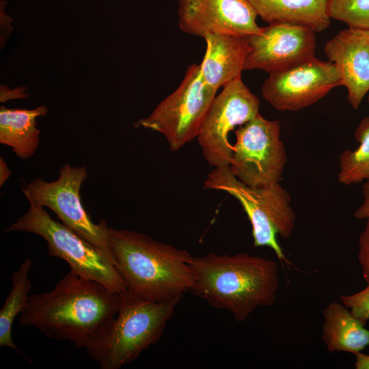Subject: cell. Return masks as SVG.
I'll return each instance as SVG.
<instances>
[{
  "instance_id": "cell-3",
  "label": "cell",
  "mask_w": 369,
  "mask_h": 369,
  "mask_svg": "<svg viewBox=\"0 0 369 369\" xmlns=\"http://www.w3.org/2000/svg\"><path fill=\"white\" fill-rule=\"evenodd\" d=\"M114 265L126 292L147 301L182 298L193 282L187 251L129 230L109 228Z\"/></svg>"
},
{
  "instance_id": "cell-2",
  "label": "cell",
  "mask_w": 369,
  "mask_h": 369,
  "mask_svg": "<svg viewBox=\"0 0 369 369\" xmlns=\"http://www.w3.org/2000/svg\"><path fill=\"white\" fill-rule=\"evenodd\" d=\"M190 266L193 282L189 291L213 308L228 310L238 322L258 308L275 301L279 278L273 260L245 252H210L193 256Z\"/></svg>"
},
{
  "instance_id": "cell-17",
  "label": "cell",
  "mask_w": 369,
  "mask_h": 369,
  "mask_svg": "<svg viewBox=\"0 0 369 369\" xmlns=\"http://www.w3.org/2000/svg\"><path fill=\"white\" fill-rule=\"evenodd\" d=\"M323 314L322 340L329 351L355 355L369 345V330L343 304L330 303Z\"/></svg>"
},
{
  "instance_id": "cell-4",
  "label": "cell",
  "mask_w": 369,
  "mask_h": 369,
  "mask_svg": "<svg viewBox=\"0 0 369 369\" xmlns=\"http://www.w3.org/2000/svg\"><path fill=\"white\" fill-rule=\"evenodd\" d=\"M182 298L164 301L139 299L122 293L118 312L105 320L85 347L101 369H119L161 338Z\"/></svg>"
},
{
  "instance_id": "cell-12",
  "label": "cell",
  "mask_w": 369,
  "mask_h": 369,
  "mask_svg": "<svg viewBox=\"0 0 369 369\" xmlns=\"http://www.w3.org/2000/svg\"><path fill=\"white\" fill-rule=\"evenodd\" d=\"M249 51L243 70L271 74L314 57L315 31L287 23H271L260 34L249 37Z\"/></svg>"
},
{
  "instance_id": "cell-25",
  "label": "cell",
  "mask_w": 369,
  "mask_h": 369,
  "mask_svg": "<svg viewBox=\"0 0 369 369\" xmlns=\"http://www.w3.org/2000/svg\"><path fill=\"white\" fill-rule=\"evenodd\" d=\"M355 368L356 369H369V355L361 352L355 355Z\"/></svg>"
},
{
  "instance_id": "cell-11",
  "label": "cell",
  "mask_w": 369,
  "mask_h": 369,
  "mask_svg": "<svg viewBox=\"0 0 369 369\" xmlns=\"http://www.w3.org/2000/svg\"><path fill=\"white\" fill-rule=\"evenodd\" d=\"M339 85L341 77L336 65L312 57L269 74L262 94L275 109L295 111L315 103Z\"/></svg>"
},
{
  "instance_id": "cell-26",
  "label": "cell",
  "mask_w": 369,
  "mask_h": 369,
  "mask_svg": "<svg viewBox=\"0 0 369 369\" xmlns=\"http://www.w3.org/2000/svg\"><path fill=\"white\" fill-rule=\"evenodd\" d=\"M11 171L2 156L0 157V186L8 179Z\"/></svg>"
},
{
  "instance_id": "cell-10",
  "label": "cell",
  "mask_w": 369,
  "mask_h": 369,
  "mask_svg": "<svg viewBox=\"0 0 369 369\" xmlns=\"http://www.w3.org/2000/svg\"><path fill=\"white\" fill-rule=\"evenodd\" d=\"M258 98L238 77L215 96L197 137L208 163L221 167L230 164L233 145L230 133L259 113Z\"/></svg>"
},
{
  "instance_id": "cell-6",
  "label": "cell",
  "mask_w": 369,
  "mask_h": 369,
  "mask_svg": "<svg viewBox=\"0 0 369 369\" xmlns=\"http://www.w3.org/2000/svg\"><path fill=\"white\" fill-rule=\"evenodd\" d=\"M6 232L20 231L42 236L52 257L66 261L72 271L122 293L126 284L118 272L109 253L92 245L70 228L53 219L44 207L29 205L27 211Z\"/></svg>"
},
{
  "instance_id": "cell-18",
  "label": "cell",
  "mask_w": 369,
  "mask_h": 369,
  "mask_svg": "<svg viewBox=\"0 0 369 369\" xmlns=\"http://www.w3.org/2000/svg\"><path fill=\"white\" fill-rule=\"evenodd\" d=\"M47 112L45 106L34 109L1 107L0 143L10 146L20 159L30 158L39 145L40 131L36 128V118Z\"/></svg>"
},
{
  "instance_id": "cell-21",
  "label": "cell",
  "mask_w": 369,
  "mask_h": 369,
  "mask_svg": "<svg viewBox=\"0 0 369 369\" xmlns=\"http://www.w3.org/2000/svg\"><path fill=\"white\" fill-rule=\"evenodd\" d=\"M329 14L349 28L369 30V0H329Z\"/></svg>"
},
{
  "instance_id": "cell-8",
  "label": "cell",
  "mask_w": 369,
  "mask_h": 369,
  "mask_svg": "<svg viewBox=\"0 0 369 369\" xmlns=\"http://www.w3.org/2000/svg\"><path fill=\"white\" fill-rule=\"evenodd\" d=\"M280 123L259 113L235 131L230 167L242 182L252 188L281 180L287 156L280 139Z\"/></svg>"
},
{
  "instance_id": "cell-15",
  "label": "cell",
  "mask_w": 369,
  "mask_h": 369,
  "mask_svg": "<svg viewBox=\"0 0 369 369\" xmlns=\"http://www.w3.org/2000/svg\"><path fill=\"white\" fill-rule=\"evenodd\" d=\"M206 49L200 64L204 81L218 90L240 77L249 51V37L229 33H208L204 36Z\"/></svg>"
},
{
  "instance_id": "cell-20",
  "label": "cell",
  "mask_w": 369,
  "mask_h": 369,
  "mask_svg": "<svg viewBox=\"0 0 369 369\" xmlns=\"http://www.w3.org/2000/svg\"><path fill=\"white\" fill-rule=\"evenodd\" d=\"M355 137L359 146L354 150H344L339 158L338 180L345 185L369 180V116L361 120Z\"/></svg>"
},
{
  "instance_id": "cell-14",
  "label": "cell",
  "mask_w": 369,
  "mask_h": 369,
  "mask_svg": "<svg viewBox=\"0 0 369 369\" xmlns=\"http://www.w3.org/2000/svg\"><path fill=\"white\" fill-rule=\"evenodd\" d=\"M325 52L340 72L349 104L358 109L369 91V30L342 29L327 42Z\"/></svg>"
},
{
  "instance_id": "cell-5",
  "label": "cell",
  "mask_w": 369,
  "mask_h": 369,
  "mask_svg": "<svg viewBox=\"0 0 369 369\" xmlns=\"http://www.w3.org/2000/svg\"><path fill=\"white\" fill-rule=\"evenodd\" d=\"M204 189L226 192L241 204L251 223L254 247H269L280 262L288 264L276 236L288 238L295 229L296 216L290 197L280 182L261 188L239 180L230 165L216 167L204 181Z\"/></svg>"
},
{
  "instance_id": "cell-16",
  "label": "cell",
  "mask_w": 369,
  "mask_h": 369,
  "mask_svg": "<svg viewBox=\"0 0 369 369\" xmlns=\"http://www.w3.org/2000/svg\"><path fill=\"white\" fill-rule=\"evenodd\" d=\"M269 23H287L320 32L331 23L329 0H247Z\"/></svg>"
},
{
  "instance_id": "cell-19",
  "label": "cell",
  "mask_w": 369,
  "mask_h": 369,
  "mask_svg": "<svg viewBox=\"0 0 369 369\" xmlns=\"http://www.w3.org/2000/svg\"><path fill=\"white\" fill-rule=\"evenodd\" d=\"M31 266V260L26 259L12 273V289L0 310V346L9 347L20 353H22L12 340V327L16 316L22 312L29 297L31 284L28 274Z\"/></svg>"
},
{
  "instance_id": "cell-1",
  "label": "cell",
  "mask_w": 369,
  "mask_h": 369,
  "mask_svg": "<svg viewBox=\"0 0 369 369\" xmlns=\"http://www.w3.org/2000/svg\"><path fill=\"white\" fill-rule=\"evenodd\" d=\"M121 301L122 293L70 270L52 290L29 296L20 324L85 348L102 323L118 312Z\"/></svg>"
},
{
  "instance_id": "cell-13",
  "label": "cell",
  "mask_w": 369,
  "mask_h": 369,
  "mask_svg": "<svg viewBox=\"0 0 369 369\" xmlns=\"http://www.w3.org/2000/svg\"><path fill=\"white\" fill-rule=\"evenodd\" d=\"M257 13L247 0H178L180 29L195 36L229 33L245 37L260 34Z\"/></svg>"
},
{
  "instance_id": "cell-27",
  "label": "cell",
  "mask_w": 369,
  "mask_h": 369,
  "mask_svg": "<svg viewBox=\"0 0 369 369\" xmlns=\"http://www.w3.org/2000/svg\"><path fill=\"white\" fill-rule=\"evenodd\" d=\"M367 100H368V104H369V95H368V96Z\"/></svg>"
},
{
  "instance_id": "cell-24",
  "label": "cell",
  "mask_w": 369,
  "mask_h": 369,
  "mask_svg": "<svg viewBox=\"0 0 369 369\" xmlns=\"http://www.w3.org/2000/svg\"><path fill=\"white\" fill-rule=\"evenodd\" d=\"M364 200L361 206L354 212L353 216L359 220H366L369 218V180L363 185Z\"/></svg>"
},
{
  "instance_id": "cell-7",
  "label": "cell",
  "mask_w": 369,
  "mask_h": 369,
  "mask_svg": "<svg viewBox=\"0 0 369 369\" xmlns=\"http://www.w3.org/2000/svg\"><path fill=\"white\" fill-rule=\"evenodd\" d=\"M217 90L203 79L200 65H190L178 87L134 126L161 133L176 152L197 137Z\"/></svg>"
},
{
  "instance_id": "cell-22",
  "label": "cell",
  "mask_w": 369,
  "mask_h": 369,
  "mask_svg": "<svg viewBox=\"0 0 369 369\" xmlns=\"http://www.w3.org/2000/svg\"><path fill=\"white\" fill-rule=\"evenodd\" d=\"M367 283V286L358 292L339 295L342 303L364 325L369 320V282Z\"/></svg>"
},
{
  "instance_id": "cell-9",
  "label": "cell",
  "mask_w": 369,
  "mask_h": 369,
  "mask_svg": "<svg viewBox=\"0 0 369 369\" xmlns=\"http://www.w3.org/2000/svg\"><path fill=\"white\" fill-rule=\"evenodd\" d=\"M59 174L56 180L46 182L37 178L23 189L29 205L50 208L65 226L111 254L107 222L102 220L98 223H94L81 203L80 189L87 178L86 167L65 164Z\"/></svg>"
},
{
  "instance_id": "cell-23",
  "label": "cell",
  "mask_w": 369,
  "mask_h": 369,
  "mask_svg": "<svg viewBox=\"0 0 369 369\" xmlns=\"http://www.w3.org/2000/svg\"><path fill=\"white\" fill-rule=\"evenodd\" d=\"M358 260L362 267L366 282H369V218L366 219L364 229L359 235Z\"/></svg>"
}]
</instances>
